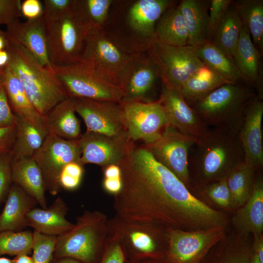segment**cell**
Returning a JSON list of instances; mask_svg holds the SVG:
<instances>
[{
  "mask_svg": "<svg viewBox=\"0 0 263 263\" xmlns=\"http://www.w3.org/2000/svg\"><path fill=\"white\" fill-rule=\"evenodd\" d=\"M119 166L122 187L114 195L115 214L184 230L228 229L227 214L197 198L144 144H134Z\"/></svg>",
  "mask_w": 263,
  "mask_h": 263,
  "instance_id": "obj_1",
  "label": "cell"
},
{
  "mask_svg": "<svg viewBox=\"0 0 263 263\" xmlns=\"http://www.w3.org/2000/svg\"><path fill=\"white\" fill-rule=\"evenodd\" d=\"M239 129L211 128L191 148L188 168L190 188L226 178L244 162Z\"/></svg>",
  "mask_w": 263,
  "mask_h": 263,
  "instance_id": "obj_2",
  "label": "cell"
},
{
  "mask_svg": "<svg viewBox=\"0 0 263 263\" xmlns=\"http://www.w3.org/2000/svg\"><path fill=\"white\" fill-rule=\"evenodd\" d=\"M6 38L5 49L9 56L7 66L43 118L56 105L69 97L68 94L52 68L42 65L14 39L7 36Z\"/></svg>",
  "mask_w": 263,
  "mask_h": 263,
  "instance_id": "obj_3",
  "label": "cell"
},
{
  "mask_svg": "<svg viewBox=\"0 0 263 263\" xmlns=\"http://www.w3.org/2000/svg\"><path fill=\"white\" fill-rule=\"evenodd\" d=\"M108 219L100 211H84L73 228L56 237L53 258L69 257L82 263H100L109 235Z\"/></svg>",
  "mask_w": 263,
  "mask_h": 263,
  "instance_id": "obj_4",
  "label": "cell"
},
{
  "mask_svg": "<svg viewBox=\"0 0 263 263\" xmlns=\"http://www.w3.org/2000/svg\"><path fill=\"white\" fill-rule=\"evenodd\" d=\"M168 228L154 223L132 221L116 214L108 219V234L119 242L126 260L166 257Z\"/></svg>",
  "mask_w": 263,
  "mask_h": 263,
  "instance_id": "obj_5",
  "label": "cell"
},
{
  "mask_svg": "<svg viewBox=\"0 0 263 263\" xmlns=\"http://www.w3.org/2000/svg\"><path fill=\"white\" fill-rule=\"evenodd\" d=\"M256 95L248 87L226 83L190 106L209 128L239 130L244 111Z\"/></svg>",
  "mask_w": 263,
  "mask_h": 263,
  "instance_id": "obj_6",
  "label": "cell"
},
{
  "mask_svg": "<svg viewBox=\"0 0 263 263\" xmlns=\"http://www.w3.org/2000/svg\"><path fill=\"white\" fill-rule=\"evenodd\" d=\"M52 69L70 97L122 102V88L82 60L65 65H53Z\"/></svg>",
  "mask_w": 263,
  "mask_h": 263,
  "instance_id": "obj_7",
  "label": "cell"
},
{
  "mask_svg": "<svg viewBox=\"0 0 263 263\" xmlns=\"http://www.w3.org/2000/svg\"><path fill=\"white\" fill-rule=\"evenodd\" d=\"M138 54L126 52L103 29L86 35L79 60L93 67L106 79L121 87L125 71Z\"/></svg>",
  "mask_w": 263,
  "mask_h": 263,
  "instance_id": "obj_8",
  "label": "cell"
},
{
  "mask_svg": "<svg viewBox=\"0 0 263 263\" xmlns=\"http://www.w3.org/2000/svg\"><path fill=\"white\" fill-rule=\"evenodd\" d=\"M44 22L48 56L52 66L65 65L79 60L86 33L73 7L62 16Z\"/></svg>",
  "mask_w": 263,
  "mask_h": 263,
  "instance_id": "obj_9",
  "label": "cell"
},
{
  "mask_svg": "<svg viewBox=\"0 0 263 263\" xmlns=\"http://www.w3.org/2000/svg\"><path fill=\"white\" fill-rule=\"evenodd\" d=\"M148 49L159 69L163 84L178 90L204 64L196 47L191 46H171L152 40Z\"/></svg>",
  "mask_w": 263,
  "mask_h": 263,
  "instance_id": "obj_10",
  "label": "cell"
},
{
  "mask_svg": "<svg viewBox=\"0 0 263 263\" xmlns=\"http://www.w3.org/2000/svg\"><path fill=\"white\" fill-rule=\"evenodd\" d=\"M81 155L78 140H67L50 133L47 136L32 157L40 170L46 190L51 195L61 190L58 177L62 168L71 162H81Z\"/></svg>",
  "mask_w": 263,
  "mask_h": 263,
  "instance_id": "obj_11",
  "label": "cell"
},
{
  "mask_svg": "<svg viewBox=\"0 0 263 263\" xmlns=\"http://www.w3.org/2000/svg\"><path fill=\"white\" fill-rule=\"evenodd\" d=\"M227 230L221 228L184 230L169 227L166 257L170 263H199Z\"/></svg>",
  "mask_w": 263,
  "mask_h": 263,
  "instance_id": "obj_12",
  "label": "cell"
},
{
  "mask_svg": "<svg viewBox=\"0 0 263 263\" xmlns=\"http://www.w3.org/2000/svg\"><path fill=\"white\" fill-rule=\"evenodd\" d=\"M197 141V139L168 126L160 138L151 144L144 145L158 162L190 189L188 158L190 150Z\"/></svg>",
  "mask_w": 263,
  "mask_h": 263,
  "instance_id": "obj_13",
  "label": "cell"
},
{
  "mask_svg": "<svg viewBox=\"0 0 263 263\" xmlns=\"http://www.w3.org/2000/svg\"><path fill=\"white\" fill-rule=\"evenodd\" d=\"M124 120L129 139L151 144L161 136L165 128L169 126L165 110L158 101L122 103Z\"/></svg>",
  "mask_w": 263,
  "mask_h": 263,
  "instance_id": "obj_14",
  "label": "cell"
},
{
  "mask_svg": "<svg viewBox=\"0 0 263 263\" xmlns=\"http://www.w3.org/2000/svg\"><path fill=\"white\" fill-rule=\"evenodd\" d=\"M81 150V162L104 168L111 164L119 165L134 145L127 133L108 135L86 131L78 140Z\"/></svg>",
  "mask_w": 263,
  "mask_h": 263,
  "instance_id": "obj_15",
  "label": "cell"
},
{
  "mask_svg": "<svg viewBox=\"0 0 263 263\" xmlns=\"http://www.w3.org/2000/svg\"><path fill=\"white\" fill-rule=\"evenodd\" d=\"M75 110L82 118L86 131L108 135L127 133L122 103L86 98H74Z\"/></svg>",
  "mask_w": 263,
  "mask_h": 263,
  "instance_id": "obj_16",
  "label": "cell"
},
{
  "mask_svg": "<svg viewBox=\"0 0 263 263\" xmlns=\"http://www.w3.org/2000/svg\"><path fill=\"white\" fill-rule=\"evenodd\" d=\"M263 99L256 95L249 103L238 131L244 163L257 171L263 166Z\"/></svg>",
  "mask_w": 263,
  "mask_h": 263,
  "instance_id": "obj_17",
  "label": "cell"
},
{
  "mask_svg": "<svg viewBox=\"0 0 263 263\" xmlns=\"http://www.w3.org/2000/svg\"><path fill=\"white\" fill-rule=\"evenodd\" d=\"M158 101L165 110L169 126L180 132L198 139L210 128L187 102L181 90L163 84Z\"/></svg>",
  "mask_w": 263,
  "mask_h": 263,
  "instance_id": "obj_18",
  "label": "cell"
},
{
  "mask_svg": "<svg viewBox=\"0 0 263 263\" xmlns=\"http://www.w3.org/2000/svg\"><path fill=\"white\" fill-rule=\"evenodd\" d=\"M159 77V69L149 55L143 56L138 53L122 77L121 87L124 91V97L122 103L149 102L147 97Z\"/></svg>",
  "mask_w": 263,
  "mask_h": 263,
  "instance_id": "obj_19",
  "label": "cell"
},
{
  "mask_svg": "<svg viewBox=\"0 0 263 263\" xmlns=\"http://www.w3.org/2000/svg\"><path fill=\"white\" fill-rule=\"evenodd\" d=\"M7 36L14 39L42 65L52 68L49 56L47 37L43 18L21 22L18 20L6 26Z\"/></svg>",
  "mask_w": 263,
  "mask_h": 263,
  "instance_id": "obj_20",
  "label": "cell"
},
{
  "mask_svg": "<svg viewBox=\"0 0 263 263\" xmlns=\"http://www.w3.org/2000/svg\"><path fill=\"white\" fill-rule=\"evenodd\" d=\"M262 54L255 46L249 32L243 24L232 59L243 79L255 86L257 95L263 98Z\"/></svg>",
  "mask_w": 263,
  "mask_h": 263,
  "instance_id": "obj_21",
  "label": "cell"
},
{
  "mask_svg": "<svg viewBox=\"0 0 263 263\" xmlns=\"http://www.w3.org/2000/svg\"><path fill=\"white\" fill-rule=\"evenodd\" d=\"M67 211L66 203L57 197L49 207L32 208L25 216V226L46 235L57 237L74 226L66 218Z\"/></svg>",
  "mask_w": 263,
  "mask_h": 263,
  "instance_id": "obj_22",
  "label": "cell"
},
{
  "mask_svg": "<svg viewBox=\"0 0 263 263\" xmlns=\"http://www.w3.org/2000/svg\"><path fill=\"white\" fill-rule=\"evenodd\" d=\"M252 235L227 230L199 263H248L252 254Z\"/></svg>",
  "mask_w": 263,
  "mask_h": 263,
  "instance_id": "obj_23",
  "label": "cell"
},
{
  "mask_svg": "<svg viewBox=\"0 0 263 263\" xmlns=\"http://www.w3.org/2000/svg\"><path fill=\"white\" fill-rule=\"evenodd\" d=\"M233 229L246 235L261 234L263 231V180L256 175L247 200L232 214Z\"/></svg>",
  "mask_w": 263,
  "mask_h": 263,
  "instance_id": "obj_24",
  "label": "cell"
},
{
  "mask_svg": "<svg viewBox=\"0 0 263 263\" xmlns=\"http://www.w3.org/2000/svg\"><path fill=\"white\" fill-rule=\"evenodd\" d=\"M173 2L170 0H139L135 1L128 13L130 26L135 32L149 38L150 43L153 39L158 20L168 8L172 6Z\"/></svg>",
  "mask_w": 263,
  "mask_h": 263,
  "instance_id": "obj_25",
  "label": "cell"
},
{
  "mask_svg": "<svg viewBox=\"0 0 263 263\" xmlns=\"http://www.w3.org/2000/svg\"><path fill=\"white\" fill-rule=\"evenodd\" d=\"M75 113V99L69 97L43 118L44 125L50 134L67 140H77L82 134Z\"/></svg>",
  "mask_w": 263,
  "mask_h": 263,
  "instance_id": "obj_26",
  "label": "cell"
},
{
  "mask_svg": "<svg viewBox=\"0 0 263 263\" xmlns=\"http://www.w3.org/2000/svg\"><path fill=\"white\" fill-rule=\"evenodd\" d=\"M12 183L34 198L42 208H46V188L40 170L33 157L14 159L11 164Z\"/></svg>",
  "mask_w": 263,
  "mask_h": 263,
  "instance_id": "obj_27",
  "label": "cell"
},
{
  "mask_svg": "<svg viewBox=\"0 0 263 263\" xmlns=\"http://www.w3.org/2000/svg\"><path fill=\"white\" fill-rule=\"evenodd\" d=\"M36 203L34 198L13 184L9 189L5 204L0 215V232L17 231L25 226V216Z\"/></svg>",
  "mask_w": 263,
  "mask_h": 263,
  "instance_id": "obj_28",
  "label": "cell"
},
{
  "mask_svg": "<svg viewBox=\"0 0 263 263\" xmlns=\"http://www.w3.org/2000/svg\"><path fill=\"white\" fill-rule=\"evenodd\" d=\"M16 132L11 150L14 159L32 157L41 147L49 132L44 124H35L15 113Z\"/></svg>",
  "mask_w": 263,
  "mask_h": 263,
  "instance_id": "obj_29",
  "label": "cell"
},
{
  "mask_svg": "<svg viewBox=\"0 0 263 263\" xmlns=\"http://www.w3.org/2000/svg\"><path fill=\"white\" fill-rule=\"evenodd\" d=\"M210 2L203 0H182L178 5L187 27L188 45L200 46L207 41Z\"/></svg>",
  "mask_w": 263,
  "mask_h": 263,
  "instance_id": "obj_30",
  "label": "cell"
},
{
  "mask_svg": "<svg viewBox=\"0 0 263 263\" xmlns=\"http://www.w3.org/2000/svg\"><path fill=\"white\" fill-rule=\"evenodd\" d=\"M188 33L179 5L169 7L158 20L152 40L171 46L188 45Z\"/></svg>",
  "mask_w": 263,
  "mask_h": 263,
  "instance_id": "obj_31",
  "label": "cell"
},
{
  "mask_svg": "<svg viewBox=\"0 0 263 263\" xmlns=\"http://www.w3.org/2000/svg\"><path fill=\"white\" fill-rule=\"evenodd\" d=\"M0 82L14 113L20 114L35 124H43L42 117L33 106L20 82L7 65L0 68Z\"/></svg>",
  "mask_w": 263,
  "mask_h": 263,
  "instance_id": "obj_32",
  "label": "cell"
},
{
  "mask_svg": "<svg viewBox=\"0 0 263 263\" xmlns=\"http://www.w3.org/2000/svg\"><path fill=\"white\" fill-rule=\"evenodd\" d=\"M197 56L204 64L228 83L239 84L243 80L233 59L210 41L196 47Z\"/></svg>",
  "mask_w": 263,
  "mask_h": 263,
  "instance_id": "obj_33",
  "label": "cell"
},
{
  "mask_svg": "<svg viewBox=\"0 0 263 263\" xmlns=\"http://www.w3.org/2000/svg\"><path fill=\"white\" fill-rule=\"evenodd\" d=\"M226 83H228L203 64L186 81L181 92L185 100L191 105Z\"/></svg>",
  "mask_w": 263,
  "mask_h": 263,
  "instance_id": "obj_34",
  "label": "cell"
},
{
  "mask_svg": "<svg viewBox=\"0 0 263 263\" xmlns=\"http://www.w3.org/2000/svg\"><path fill=\"white\" fill-rule=\"evenodd\" d=\"M242 26L243 22L232 2L216 28L210 42L232 58Z\"/></svg>",
  "mask_w": 263,
  "mask_h": 263,
  "instance_id": "obj_35",
  "label": "cell"
},
{
  "mask_svg": "<svg viewBox=\"0 0 263 263\" xmlns=\"http://www.w3.org/2000/svg\"><path fill=\"white\" fill-rule=\"evenodd\" d=\"M244 26L248 30L255 46L263 52V0L232 1Z\"/></svg>",
  "mask_w": 263,
  "mask_h": 263,
  "instance_id": "obj_36",
  "label": "cell"
},
{
  "mask_svg": "<svg viewBox=\"0 0 263 263\" xmlns=\"http://www.w3.org/2000/svg\"><path fill=\"white\" fill-rule=\"evenodd\" d=\"M112 0H74L73 11L81 21L86 35L103 29Z\"/></svg>",
  "mask_w": 263,
  "mask_h": 263,
  "instance_id": "obj_37",
  "label": "cell"
},
{
  "mask_svg": "<svg viewBox=\"0 0 263 263\" xmlns=\"http://www.w3.org/2000/svg\"><path fill=\"white\" fill-rule=\"evenodd\" d=\"M191 193L208 207L226 213L235 211L226 178L190 189Z\"/></svg>",
  "mask_w": 263,
  "mask_h": 263,
  "instance_id": "obj_38",
  "label": "cell"
},
{
  "mask_svg": "<svg viewBox=\"0 0 263 263\" xmlns=\"http://www.w3.org/2000/svg\"><path fill=\"white\" fill-rule=\"evenodd\" d=\"M257 172L244 162L234 168L226 178L235 210L249 197Z\"/></svg>",
  "mask_w": 263,
  "mask_h": 263,
  "instance_id": "obj_39",
  "label": "cell"
},
{
  "mask_svg": "<svg viewBox=\"0 0 263 263\" xmlns=\"http://www.w3.org/2000/svg\"><path fill=\"white\" fill-rule=\"evenodd\" d=\"M33 232L5 231L0 232V256L28 254L32 251Z\"/></svg>",
  "mask_w": 263,
  "mask_h": 263,
  "instance_id": "obj_40",
  "label": "cell"
},
{
  "mask_svg": "<svg viewBox=\"0 0 263 263\" xmlns=\"http://www.w3.org/2000/svg\"><path fill=\"white\" fill-rule=\"evenodd\" d=\"M56 238L34 231L32 257L33 263H51L53 259Z\"/></svg>",
  "mask_w": 263,
  "mask_h": 263,
  "instance_id": "obj_41",
  "label": "cell"
},
{
  "mask_svg": "<svg viewBox=\"0 0 263 263\" xmlns=\"http://www.w3.org/2000/svg\"><path fill=\"white\" fill-rule=\"evenodd\" d=\"M83 166L78 161L71 162L64 166L58 177L61 189L73 190L79 186L84 173Z\"/></svg>",
  "mask_w": 263,
  "mask_h": 263,
  "instance_id": "obj_42",
  "label": "cell"
},
{
  "mask_svg": "<svg viewBox=\"0 0 263 263\" xmlns=\"http://www.w3.org/2000/svg\"><path fill=\"white\" fill-rule=\"evenodd\" d=\"M232 2L231 0L210 1L207 41H211L216 28Z\"/></svg>",
  "mask_w": 263,
  "mask_h": 263,
  "instance_id": "obj_43",
  "label": "cell"
},
{
  "mask_svg": "<svg viewBox=\"0 0 263 263\" xmlns=\"http://www.w3.org/2000/svg\"><path fill=\"white\" fill-rule=\"evenodd\" d=\"M74 0H44L43 19L47 20L59 18L71 10Z\"/></svg>",
  "mask_w": 263,
  "mask_h": 263,
  "instance_id": "obj_44",
  "label": "cell"
},
{
  "mask_svg": "<svg viewBox=\"0 0 263 263\" xmlns=\"http://www.w3.org/2000/svg\"><path fill=\"white\" fill-rule=\"evenodd\" d=\"M20 0H0V24L9 25L19 20Z\"/></svg>",
  "mask_w": 263,
  "mask_h": 263,
  "instance_id": "obj_45",
  "label": "cell"
},
{
  "mask_svg": "<svg viewBox=\"0 0 263 263\" xmlns=\"http://www.w3.org/2000/svg\"><path fill=\"white\" fill-rule=\"evenodd\" d=\"M126 260L122 247L117 238L109 235L100 263H124Z\"/></svg>",
  "mask_w": 263,
  "mask_h": 263,
  "instance_id": "obj_46",
  "label": "cell"
},
{
  "mask_svg": "<svg viewBox=\"0 0 263 263\" xmlns=\"http://www.w3.org/2000/svg\"><path fill=\"white\" fill-rule=\"evenodd\" d=\"M11 151L0 153V202L6 191L9 189L11 179Z\"/></svg>",
  "mask_w": 263,
  "mask_h": 263,
  "instance_id": "obj_47",
  "label": "cell"
},
{
  "mask_svg": "<svg viewBox=\"0 0 263 263\" xmlns=\"http://www.w3.org/2000/svg\"><path fill=\"white\" fill-rule=\"evenodd\" d=\"M16 120L4 88L0 82V128L15 125Z\"/></svg>",
  "mask_w": 263,
  "mask_h": 263,
  "instance_id": "obj_48",
  "label": "cell"
},
{
  "mask_svg": "<svg viewBox=\"0 0 263 263\" xmlns=\"http://www.w3.org/2000/svg\"><path fill=\"white\" fill-rule=\"evenodd\" d=\"M21 13L27 20L39 19L43 16V4L39 0H25L21 2Z\"/></svg>",
  "mask_w": 263,
  "mask_h": 263,
  "instance_id": "obj_49",
  "label": "cell"
},
{
  "mask_svg": "<svg viewBox=\"0 0 263 263\" xmlns=\"http://www.w3.org/2000/svg\"><path fill=\"white\" fill-rule=\"evenodd\" d=\"M16 125L0 128V153L11 151L15 139Z\"/></svg>",
  "mask_w": 263,
  "mask_h": 263,
  "instance_id": "obj_50",
  "label": "cell"
},
{
  "mask_svg": "<svg viewBox=\"0 0 263 263\" xmlns=\"http://www.w3.org/2000/svg\"><path fill=\"white\" fill-rule=\"evenodd\" d=\"M122 187V178H106L103 180V187L104 190L115 195L118 193Z\"/></svg>",
  "mask_w": 263,
  "mask_h": 263,
  "instance_id": "obj_51",
  "label": "cell"
},
{
  "mask_svg": "<svg viewBox=\"0 0 263 263\" xmlns=\"http://www.w3.org/2000/svg\"><path fill=\"white\" fill-rule=\"evenodd\" d=\"M252 250L263 262V234L252 235Z\"/></svg>",
  "mask_w": 263,
  "mask_h": 263,
  "instance_id": "obj_52",
  "label": "cell"
},
{
  "mask_svg": "<svg viewBox=\"0 0 263 263\" xmlns=\"http://www.w3.org/2000/svg\"><path fill=\"white\" fill-rule=\"evenodd\" d=\"M102 168L104 178H117L121 177V171L119 165L111 164Z\"/></svg>",
  "mask_w": 263,
  "mask_h": 263,
  "instance_id": "obj_53",
  "label": "cell"
},
{
  "mask_svg": "<svg viewBox=\"0 0 263 263\" xmlns=\"http://www.w3.org/2000/svg\"><path fill=\"white\" fill-rule=\"evenodd\" d=\"M124 263H170L166 257L160 259L126 260Z\"/></svg>",
  "mask_w": 263,
  "mask_h": 263,
  "instance_id": "obj_54",
  "label": "cell"
},
{
  "mask_svg": "<svg viewBox=\"0 0 263 263\" xmlns=\"http://www.w3.org/2000/svg\"><path fill=\"white\" fill-rule=\"evenodd\" d=\"M12 261L13 263H33L32 257L26 254L17 255Z\"/></svg>",
  "mask_w": 263,
  "mask_h": 263,
  "instance_id": "obj_55",
  "label": "cell"
},
{
  "mask_svg": "<svg viewBox=\"0 0 263 263\" xmlns=\"http://www.w3.org/2000/svg\"><path fill=\"white\" fill-rule=\"evenodd\" d=\"M50 263H82L75 259L69 257L53 258Z\"/></svg>",
  "mask_w": 263,
  "mask_h": 263,
  "instance_id": "obj_56",
  "label": "cell"
},
{
  "mask_svg": "<svg viewBox=\"0 0 263 263\" xmlns=\"http://www.w3.org/2000/svg\"><path fill=\"white\" fill-rule=\"evenodd\" d=\"M9 58V54L6 49L0 51V68L7 64Z\"/></svg>",
  "mask_w": 263,
  "mask_h": 263,
  "instance_id": "obj_57",
  "label": "cell"
},
{
  "mask_svg": "<svg viewBox=\"0 0 263 263\" xmlns=\"http://www.w3.org/2000/svg\"><path fill=\"white\" fill-rule=\"evenodd\" d=\"M7 38L5 31L0 30V51L5 49Z\"/></svg>",
  "mask_w": 263,
  "mask_h": 263,
  "instance_id": "obj_58",
  "label": "cell"
},
{
  "mask_svg": "<svg viewBox=\"0 0 263 263\" xmlns=\"http://www.w3.org/2000/svg\"><path fill=\"white\" fill-rule=\"evenodd\" d=\"M248 263H263V262H261L258 256L252 252V255Z\"/></svg>",
  "mask_w": 263,
  "mask_h": 263,
  "instance_id": "obj_59",
  "label": "cell"
},
{
  "mask_svg": "<svg viewBox=\"0 0 263 263\" xmlns=\"http://www.w3.org/2000/svg\"><path fill=\"white\" fill-rule=\"evenodd\" d=\"M0 263H13L12 260L9 258L0 257Z\"/></svg>",
  "mask_w": 263,
  "mask_h": 263,
  "instance_id": "obj_60",
  "label": "cell"
}]
</instances>
